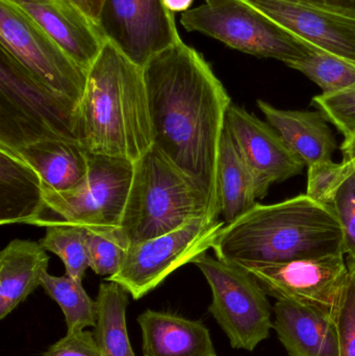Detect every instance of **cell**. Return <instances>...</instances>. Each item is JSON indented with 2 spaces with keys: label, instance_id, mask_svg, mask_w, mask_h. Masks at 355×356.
I'll return each mask as SVG.
<instances>
[{
  "label": "cell",
  "instance_id": "obj_1",
  "mask_svg": "<svg viewBox=\"0 0 355 356\" xmlns=\"http://www.w3.org/2000/svg\"><path fill=\"white\" fill-rule=\"evenodd\" d=\"M154 145L193 177L220 213L218 163L231 97L212 67L183 41L143 68Z\"/></svg>",
  "mask_w": 355,
  "mask_h": 356
},
{
  "label": "cell",
  "instance_id": "obj_2",
  "mask_svg": "<svg viewBox=\"0 0 355 356\" xmlns=\"http://www.w3.org/2000/svg\"><path fill=\"white\" fill-rule=\"evenodd\" d=\"M212 249L217 259L239 267L345 254L335 211L306 194L273 204L256 203L224 224Z\"/></svg>",
  "mask_w": 355,
  "mask_h": 356
},
{
  "label": "cell",
  "instance_id": "obj_3",
  "mask_svg": "<svg viewBox=\"0 0 355 356\" xmlns=\"http://www.w3.org/2000/svg\"><path fill=\"white\" fill-rule=\"evenodd\" d=\"M79 139L94 154L135 163L154 145L143 69L110 42L88 71Z\"/></svg>",
  "mask_w": 355,
  "mask_h": 356
},
{
  "label": "cell",
  "instance_id": "obj_4",
  "mask_svg": "<svg viewBox=\"0 0 355 356\" xmlns=\"http://www.w3.org/2000/svg\"><path fill=\"white\" fill-rule=\"evenodd\" d=\"M219 217L204 188L156 146L135 163L120 226L131 244L168 234L199 218Z\"/></svg>",
  "mask_w": 355,
  "mask_h": 356
},
{
  "label": "cell",
  "instance_id": "obj_5",
  "mask_svg": "<svg viewBox=\"0 0 355 356\" xmlns=\"http://www.w3.org/2000/svg\"><path fill=\"white\" fill-rule=\"evenodd\" d=\"M79 104L56 93L0 47V147L79 139Z\"/></svg>",
  "mask_w": 355,
  "mask_h": 356
},
{
  "label": "cell",
  "instance_id": "obj_6",
  "mask_svg": "<svg viewBox=\"0 0 355 356\" xmlns=\"http://www.w3.org/2000/svg\"><path fill=\"white\" fill-rule=\"evenodd\" d=\"M181 24L229 47L286 65L306 58L313 46L290 33L276 21L244 0H204L183 13Z\"/></svg>",
  "mask_w": 355,
  "mask_h": 356
},
{
  "label": "cell",
  "instance_id": "obj_7",
  "mask_svg": "<svg viewBox=\"0 0 355 356\" xmlns=\"http://www.w3.org/2000/svg\"><path fill=\"white\" fill-rule=\"evenodd\" d=\"M212 290L208 312L238 350L252 353L273 328L268 295L243 268L202 254L194 261Z\"/></svg>",
  "mask_w": 355,
  "mask_h": 356
},
{
  "label": "cell",
  "instance_id": "obj_8",
  "mask_svg": "<svg viewBox=\"0 0 355 356\" xmlns=\"http://www.w3.org/2000/svg\"><path fill=\"white\" fill-rule=\"evenodd\" d=\"M133 171L135 163L131 161L90 154L89 172L81 184L64 192L44 191L48 211L56 218L44 217L88 230L118 229Z\"/></svg>",
  "mask_w": 355,
  "mask_h": 356
},
{
  "label": "cell",
  "instance_id": "obj_9",
  "mask_svg": "<svg viewBox=\"0 0 355 356\" xmlns=\"http://www.w3.org/2000/svg\"><path fill=\"white\" fill-rule=\"evenodd\" d=\"M224 222L199 218L179 229L129 246L124 263L106 282L120 284L135 300L145 297L171 273L212 248Z\"/></svg>",
  "mask_w": 355,
  "mask_h": 356
},
{
  "label": "cell",
  "instance_id": "obj_10",
  "mask_svg": "<svg viewBox=\"0 0 355 356\" xmlns=\"http://www.w3.org/2000/svg\"><path fill=\"white\" fill-rule=\"evenodd\" d=\"M0 47L44 85L81 104L88 71L18 8L0 0Z\"/></svg>",
  "mask_w": 355,
  "mask_h": 356
},
{
  "label": "cell",
  "instance_id": "obj_11",
  "mask_svg": "<svg viewBox=\"0 0 355 356\" xmlns=\"http://www.w3.org/2000/svg\"><path fill=\"white\" fill-rule=\"evenodd\" d=\"M241 268L258 280L268 296L306 305L336 321L348 276L345 254L252 264Z\"/></svg>",
  "mask_w": 355,
  "mask_h": 356
},
{
  "label": "cell",
  "instance_id": "obj_12",
  "mask_svg": "<svg viewBox=\"0 0 355 356\" xmlns=\"http://www.w3.org/2000/svg\"><path fill=\"white\" fill-rule=\"evenodd\" d=\"M97 29L106 41L142 69L183 41L165 0H104Z\"/></svg>",
  "mask_w": 355,
  "mask_h": 356
},
{
  "label": "cell",
  "instance_id": "obj_13",
  "mask_svg": "<svg viewBox=\"0 0 355 356\" xmlns=\"http://www.w3.org/2000/svg\"><path fill=\"white\" fill-rule=\"evenodd\" d=\"M317 49L355 66V17L296 0H244Z\"/></svg>",
  "mask_w": 355,
  "mask_h": 356
},
{
  "label": "cell",
  "instance_id": "obj_14",
  "mask_svg": "<svg viewBox=\"0 0 355 356\" xmlns=\"http://www.w3.org/2000/svg\"><path fill=\"white\" fill-rule=\"evenodd\" d=\"M225 129L242 158L267 186L296 177L306 167L276 129L241 106H229Z\"/></svg>",
  "mask_w": 355,
  "mask_h": 356
},
{
  "label": "cell",
  "instance_id": "obj_15",
  "mask_svg": "<svg viewBox=\"0 0 355 356\" xmlns=\"http://www.w3.org/2000/svg\"><path fill=\"white\" fill-rule=\"evenodd\" d=\"M41 27L85 71L106 40L85 15L65 0H6Z\"/></svg>",
  "mask_w": 355,
  "mask_h": 356
},
{
  "label": "cell",
  "instance_id": "obj_16",
  "mask_svg": "<svg viewBox=\"0 0 355 356\" xmlns=\"http://www.w3.org/2000/svg\"><path fill=\"white\" fill-rule=\"evenodd\" d=\"M273 313V328L290 356H341L335 320L288 300H277Z\"/></svg>",
  "mask_w": 355,
  "mask_h": 356
},
{
  "label": "cell",
  "instance_id": "obj_17",
  "mask_svg": "<svg viewBox=\"0 0 355 356\" xmlns=\"http://www.w3.org/2000/svg\"><path fill=\"white\" fill-rule=\"evenodd\" d=\"M144 356H218L204 322L146 309L138 317Z\"/></svg>",
  "mask_w": 355,
  "mask_h": 356
},
{
  "label": "cell",
  "instance_id": "obj_18",
  "mask_svg": "<svg viewBox=\"0 0 355 356\" xmlns=\"http://www.w3.org/2000/svg\"><path fill=\"white\" fill-rule=\"evenodd\" d=\"M47 211L37 171L12 150L0 147V224L37 225Z\"/></svg>",
  "mask_w": 355,
  "mask_h": 356
},
{
  "label": "cell",
  "instance_id": "obj_19",
  "mask_svg": "<svg viewBox=\"0 0 355 356\" xmlns=\"http://www.w3.org/2000/svg\"><path fill=\"white\" fill-rule=\"evenodd\" d=\"M258 106L306 167L331 160L337 141L322 113L281 110L263 100H258Z\"/></svg>",
  "mask_w": 355,
  "mask_h": 356
},
{
  "label": "cell",
  "instance_id": "obj_20",
  "mask_svg": "<svg viewBox=\"0 0 355 356\" xmlns=\"http://www.w3.org/2000/svg\"><path fill=\"white\" fill-rule=\"evenodd\" d=\"M41 244L15 238L0 252V319L3 320L41 286L49 255Z\"/></svg>",
  "mask_w": 355,
  "mask_h": 356
},
{
  "label": "cell",
  "instance_id": "obj_21",
  "mask_svg": "<svg viewBox=\"0 0 355 356\" xmlns=\"http://www.w3.org/2000/svg\"><path fill=\"white\" fill-rule=\"evenodd\" d=\"M12 152L37 171L44 191L71 190L89 172L91 152L79 141L46 139Z\"/></svg>",
  "mask_w": 355,
  "mask_h": 356
},
{
  "label": "cell",
  "instance_id": "obj_22",
  "mask_svg": "<svg viewBox=\"0 0 355 356\" xmlns=\"http://www.w3.org/2000/svg\"><path fill=\"white\" fill-rule=\"evenodd\" d=\"M270 186L262 181L238 152L224 127L218 163V196L225 224L231 223L265 198Z\"/></svg>",
  "mask_w": 355,
  "mask_h": 356
},
{
  "label": "cell",
  "instance_id": "obj_23",
  "mask_svg": "<svg viewBox=\"0 0 355 356\" xmlns=\"http://www.w3.org/2000/svg\"><path fill=\"white\" fill-rule=\"evenodd\" d=\"M129 293L116 282H102L98 290V317L94 338L101 356H137L129 341L126 311Z\"/></svg>",
  "mask_w": 355,
  "mask_h": 356
},
{
  "label": "cell",
  "instance_id": "obj_24",
  "mask_svg": "<svg viewBox=\"0 0 355 356\" xmlns=\"http://www.w3.org/2000/svg\"><path fill=\"white\" fill-rule=\"evenodd\" d=\"M37 225L46 228L40 244L62 259L67 275L83 282L85 271L90 268L87 228L48 217L42 218Z\"/></svg>",
  "mask_w": 355,
  "mask_h": 356
},
{
  "label": "cell",
  "instance_id": "obj_25",
  "mask_svg": "<svg viewBox=\"0 0 355 356\" xmlns=\"http://www.w3.org/2000/svg\"><path fill=\"white\" fill-rule=\"evenodd\" d=\"M41 286L62 309L67 334L95 327L98 317L97 301L87 294L81 282L67 274L53 276L46 273L42 278Z\"/></svg>",
  "mask_w": 355,
  "mask_h": 356
},
{
  "label": "cell",
  "instance_id": "obj_26",
  "mask_svg": "<svg viewBox=\"0 0 355 356\" xmlns=\"http://www.w3.org/2000/svg\"><path fill=\"white\" fill-rule=\"evenodd\" d=\"M304 73L322 89L323 94L336 93L355 85V66L314 47L306 58L288 65Z\"/></svg>",
  "mask_w": 355,
  "mask_h": 356
},
{
  "label": "cell",
  "instance_id": "obj_27",
  "mask_svg": "<svg viewBox=\"0 0 355 356\" xmlns=\"http://www.w3.org/2000/svg\"><path fill=\"white\" fill-rule=\"evenodd\" d=\"M131 242L120 228L88 230L87 247L90 268L97 275H115L122 267Z\"/></svg>",
  "mask_w": 355,
  "mask_h": 356
},
{
  "label": "cell",
  "instance_id": "obj_28",
  "mask_svg": "<svg viewBox=\"0 0 355 356\" xmlns=\"http://www.w3.org/2000/svg\"><path fill=\"white\" fill-rule=\"evenodd\" d=\"M354 163L345 158L340 163L327 160L308 167L306 194L318 202L331 205L336 192L354 170Z\"/></svg>",
  "mask_w": 355,
  "mask_h": 356
},
{
  "label": "cell",
  "instance_id": "obj_29",
  "mask_svg": "<svg viewBox=\"0 0 355 356\" xmlns=\"http://www.w3.org/2000/svg\"><path fill=\"white\" fill-rule=\"evenodd\" d=\"M313 104L344 136V141L355 137V85L331 94L313 98Z\"/></svg>",
  "mask_w": 355,
  "mask_h": 356
},
{
  "label": "cell",
  "instance_id": "obj_30",
  "mask_svg": "<svg viewBox=\"0 0 355 356\" xmlns=\"http://www.w3.org/2000/svg\"><path fill=\"white\" fill-rule=\"evenodd\" d=\"M348 276L336 316L341 356H355V259H346Z\"/></svg>",
  "mask_w": 355,
  "mask_h": 356
},
{
  "label": "cell",
  "instance_id": "obj_31",
  "mask_svg": "<svg viewBox=\"0 0 355 356\" xmlns=\"http://www.w3.org/2000/svg\"><path fill=\"white\" fill-rule=\"evenodd\" d=\"M329 207L335 211L343 230L344 252L348 259H355V166L338 188Z\"/></svg>",
  "mask_w": 355,
  "mask_h": 356
},
{
  "label": "cell",
  "instance_id": "obj_32",
  "mask_svg": "<svg viewBox=\"0 0 355 356\" xmlns=\"http://www.w3.org/2000/svg\"><path fill=\"white\" fill-rule=\"evenodd\" d=\"M42 356H101L93 332L89 330L67 334Z\"/></svg>",
  "mask_w": 355,
  "mask_h": 356
},
{
  "label": "cell",
  "instance_id": "obj_33",
  "mask_svg": "<svg viewBox=\"0 0 355 356\" xmlns=\"http://www.w3.org/2000/svg\"><path fill=\"white\" fill-rule=\"evenodd\" d=\"M355 17V0H296Z\"/></svg>",
  "mask_w": 355,
  "mask_h": 356
},
{
  "label": "cell",
  "instance_id": "obj_34",
  "mask_svg": "<svg viewBox=\"0 0 355 356\" xmlns=\"http://www.w3.org/2000/svg\"><path fill=\"white\" fill-rule=\"evenodd\" d=\"M97 26L104 0H65Z\"/></svg>",
  "mask_w": 355,
  "mask_h": 356
},
{
  "label": "cell",
  "instance_id": "obj_35",
  "mask_svg": "<svg viewBox=\"0 0 355 356\" xmlns=\"http://www.w3.org/2000/svg\"><path fill=\"white\" fill-rule=\"evenodd\" d=\"M194 0H165L167 8L171 10V12H187V10H191L192 3Z\"/></svg>",
  "mask_w": 355,
  "mask_h": 356
},
{
  "label": "cell",
  "instance_id": "obj_36",
  "mask_svg": "<svg viewBox=\"0 0 355 356\" xmlns=\"http://www.w3.org/2000/svg\"><path fill=\"white\" fill-rule=\"evenodd\" d=\"M341 150L343 152V158L349 159L355 166V137L354 139L344 141L341 146Z\"/></svg>",
  "mask_w": 355,
  "mask_h": 356
}]
</instances>
